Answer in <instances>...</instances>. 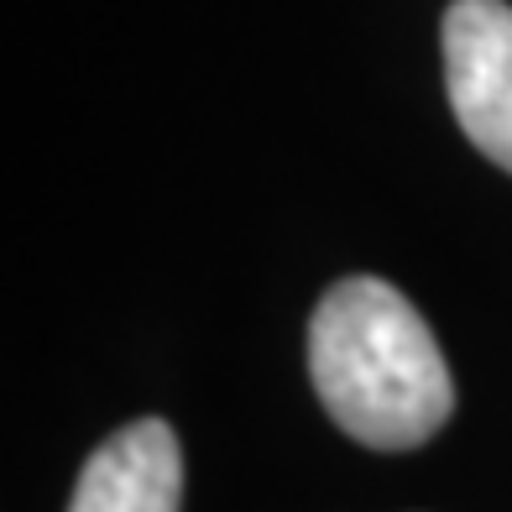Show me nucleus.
<instances>
[{
	"instance_id": "obj_1",
	"label": "nucleus",
	"mask_w": 512,
	"mask_h": 512,
	"mask_svg": "<svg viewBox=\"0 0 512 512\" xmlns=\"http://www.w3.org/2000/svg\"><path fill=\"white\" fill-rule=\"evenodd\" d=\"M309 377L324 413L371 450L424 445L455 408L434 330L382 277H340L314 304Z\"/></svg>"
},
{
	"instance_id": "obj_3",
	"label": "nucleus",
	"mask_w": 512,
	"mask_h": 512,
	"mask_svg": "<svg viewBox=\"0 0 512 512\" xmlns=\"http://www.w3.org/2000/svg\"><path fill=\"white\" fill-rule=\"evenodd\" d=\"M68 512H183V450L162 418L105 434L84 460Z\"/></svg>"
},
{
	"instance_id": "obj_2",
	"label": "nucleus",
	"mask_w": 512,
	"mask_h": 512,
	"mask_svg": "<svg viewBox=\"0 0 512 512\" xmlns=\"http://www.w3.org/2000/svg\"><path fill=\"white\" fill-rule=\"evenodd\" d=\"M450 110L481 157L512 173V6L455 0L445 11Z\"/></svg>"
}]
</instances>
